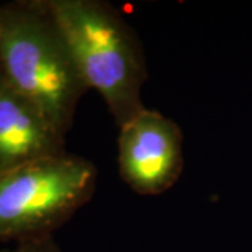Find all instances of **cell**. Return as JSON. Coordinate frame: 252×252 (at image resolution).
Listing matches in <instances>:
<instances>
[{"instance_id":"cell-1","label":"cell","mask_w":252,"mask_h":252,"mask_svg":"<svg viewBox=\"0 0 252 252\" xmlns=\"http://www.w3.org/2000/svg\"><path fill=\"white\" fill-rule=\"evenodd\" d=\"M87 90L105 101L118 129L144 109V49L121 11L104 0H45Z\"/></svg>"},{"instance_id":"cell-2","label":"cell","mask_w":252,"mask_h":252,"mask_svg":"<svg viewBox=\"0 0 252 252\" xmlns=\"http://www.w3.org/2000/svg\"><path fill=\"white\" fill-rule=\"evenodd\" d=\"M0 74L67 135L89 90L45 0L0 6Z\"/></svg>"},{"instance_id":"cell-3","label":"cell","mask_w":252,"mask_h":252,"mask_svg":"<svg viewBox=\"0 0 252 252\" xmlns=\"http://www.w3.org/2000/svg\"><path fill=\"white\" fill-rule=\"evenodd\" d=\"M97 178L94 162L69 152L0 172V243L54 237L93 199Z\"/></svg>"},{"instance_id":"cell-4","label":"cell","mask_w":252,"mask_h":252,"mask_svg":"<svg viewBox=\"0 0 252 252\" xmlns=\"http://www.w3.org/2000/svg\"><path fill=\"white\" fill-rule=\"evenodd\" d=\"M118 167L122 181L137 195L167 192L184 170L181 127L171 118L146 107L119 127Z\"/></svg>"},{"instance_id":"cell-5","label":"cell","mask_w":252,"mask_h":252,"mask_svg":"<svg viewBox=\"0 0 252 252\" xmlns=\"http://www.w3.org/2000/svg\"><path fill=\"white\" fill-rule=\"evenodd\" d=\"M66 152V135L0 74V172Z\"/></svg>"},{"instance_id":"cell-6","label":"cell","mask_w":252,"mask_h":252,"mask_svg":"<svg viewBox=\"0 0 252 252\" xmlns=\"http://www.w3.org/2000/svg\"><path fill=\"white\" fill-rule=\"evenodd\" d=\"M0 252H62L58 244L55 243L54 237H48L42 240L28 241V243L16 244L13 248L0 250Z\"/></svg>"}]
</instances>
